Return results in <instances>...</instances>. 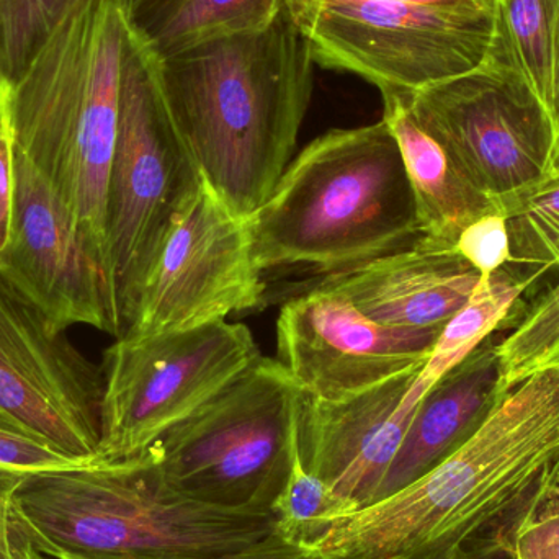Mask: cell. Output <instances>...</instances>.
<instances>
[{"label": "cell", "mask_w": 559, "mask_h": 559, "mask_svg": "<svg viewBox=\"0 0 559 559\" xmlns=\"http://www.w3.org/2000/svg\"><path fill=\"white\" fill-rule=\"evenodd\" d=\"M559 472V365L506 391L439 466L390 498L332 521L306 547L329 559H449L495 531Z\"/></svg>", "instance_id": "6da1fadb"}, {"label": "cell", "mask_w": 559, "mask_h": 559, "mask_svg": "<svg viewBox=\"0 0 559 559\" xmlns=\"http://www.w3.org/2000/svg\"><path fill=\"white\" fill-rule=\"evenodd\" d=\"M311 49L286 10L259 32L159 58L170 117L202 179L241 218L292 160L312 94Z\"/></svg>", "instance_id": "7a4b0ae2"}, {"label": "cell", "mask_w": 559, "mask_h": 559, "mask_svg": "<svg viewBox=\"0 0 559 559\" xmlns=\"http://www.w3.org/2000/svg\"><path fill=\"white\" fill-rule=\"evenodd\" d=\"M130 29L127 0H82L3 88L15 151L45 177L107 272L108 182Z\"/></svg>", "instance_id": "3957f363"}, {"label": "cell", "mask_w": 559, "mask_h": 559, "mask_svg": "<svg viewBox=\"0 0 559 559\" xmlns=\"http://www.w3.org/2000/svg\"><path fill=\"white\" fill-rule=\"evenodd\" d=\"M262 272L328 274L393 254L423 236L396 140L383 120L316 138L252 215Z\"/></svg>", "instance_id": "277c9868"}, {"label": "cell", "mask_w": 559, "mask_h": 559, "mask_svg": "<svg viewBox=\"0 0 559 559\" xmlns=\"http://www.w3.org/2000/svg\"><path fill=\"white\" fill-rule=\"evenodd\" d=\"M16 527L48 559H203L275 531V514L202 504L167 488L146 453L33 476L12 495Z\"/></svg>", "instance_id": "5b68a950"}, {"label": "cell", "mask_w": 559, "mask_h": 559, "mask_svg": "<svg viewBox=\"0 0 559 559\" xmlns=\"http://www.w3.org/2000/svg\"><path fill=\"white\" fill-rule=\"evenodd\" d=\"M298 394L286 368L261 357L144 453L183 498L267 511L292 469Z\"/></svg>", "instance_id": "8992f818"}, {"label": "cell", "mask_w": 559, "mask_h": 559, "mask_svg": "<svg viewBox=\"0 0 559 559\" xmlns=\"http://www.w3.org/2000/svg\"><path fill=\"white\" fill-rule=\"evenodd\" d=\"M200 180L167 107L159 56L131 23L107 202L108 275L121 334L177 210Z\"/></svg>", "instance_id": "52a82bcc"}, {"label": "cell", "mask_w": 559, "mask_h": 559, "mask_svg": "<svg viewBox=\"0 0 559 559\" xmlns=\"http://www.w3.org/2000/svg\"><path fill=\"white\" fill-rule=\"evenodd\" d=\"M261 357L248 325L228 321L117 337L102 367L98 459L117 463L146 452Z\"/></svg>", "instance_id": "ba28073f"}, {"label": "cell", "mask_w": 559, "mask_h": 559, "mask_svg": "<svg viewBox=\"0 0 559 559\" xmlns=\"http://www.w3.org/2000/svg\"><path fill=\"white\" fill-rule=\"evenodd\" d=\"M407 97L420 127L495 209L551 173L550 117L496 36L478 68Z\"/></svg>", "instance_id": "9c48e42d"}, {"label": "cell", "mask_w": 559, "mask_h": 559, "mask_svg": "<svg viewBox=\"0 0 559 559\" xmlns=\"http://www.w3.org/2000/svg\"><path fill=\"white\" fill-rule=\"evenodd\" d=\"M286 10V9H285ZM314 64L350 72L383 92L414 94L483 64L495 15L334 2L286 10Z\"/></svg>", "instance_id": "30bf717a"}, {"label": "cell", "mask_w": 559, "mask_h": 559, "mask_svg": "<svg viewBox=\"0 0 559 559\" xmlns=\"http://www.w3.org/2000/svg\"><path fill=\"white\" fill-rule=\"evenodd\" d=\"M264 292L251 219L233 213L202 179L177 210L120 337L226 321L261 305Z\"/></svg>", "instance_id": "8fae6325"}, {"label": "cell", "mask_w": 559, "mask_h": 559, "mask_svg": "<svg viewBox=\"0 0 559 559\" xmlns=\"http://www.w3.org/2000/svg\"><path fill=\"white\" fill-rule=\"evenodd\" d=\"M15 147V146H13ZM0 278L56 331L91 325L120 337L110 277L45 177L15 151V209Z\"/></svg>", "instance_id": "7c38bea8"}, {"label": "cell", "mask_w": 559, "mask_h": 559, "mask_svg": "<svg viewBox=\"0 0 559 559\" xmlns=\"http://www.w3.org/2000/svg\"><path fill=\"white\" fill-rule=\"evenodd\" d=\"M104 373L0 278V416L98 459Z\"/></svg>", "instance_id": "4fadbf2b"}, {"label": "cell", "mask_w": 559, "mask_h": 559, "mask_svg": "<svg viewBox=\"0 0 559 559\" xmlns=\"http://www.w3.org/2000/svg\"><path fill=\"white\" fill-rule=\"evenodd\" d=\"M440 332L378 324L344 296L316 286L280 311L278 361L299 391L335 403L420 370Z\"/></svg>", "instance_id": "5bb4252c"}, {"label": "cell", "mask_w": 559, "mask_h": 559, "mask_svg": "<svg viewBox=\"0 0 559 559\" xmlns=\"http://www.w3.org/2000/svg\"><path fill=\"white\" fill-rule=\"evenodd\" d=\"M423 368L335 403L299 391V459L355 511L373 502L420 400L437 383Z\"/></svg>", "instance_id": "9a60e30c"}, {"label": "cell", "mask_w": 559, "mask_h": 559, "mask_svg": "<svg viewBox=\"0 0 559 559\" xmlns=\"http://www.w3.org/2000/svg\"><path fill=\"white\" fill-rule=\"evenodd\" d=\"M481 282L456 251L420 236L414 245L328 274L318 288L331 289L378 324L416 331H442Z\"/></svg>", "instance_id": "2e32d148"}, {"label": "cell", "mask_w": 559, "mask_h": 559, "mask_svg": "<svg viewBox=\"0 0 559 559\" xmlns=\"http://www.w3.org/2000/svg\"><path fill=\"white\" fill-rule=\"evenodd\" d=\"M506 391L498 344L488 338L424 394L373 502L396 495L455 453Z\"/></svg>", "instance_id": "e0dca14e"}, {"label": "cell", "mask_w": 559, "mask_h": 559, "mask_svg": "<svg viewBox=\"0 0 559 559\" xmlns=\"http://www.w3.org/2000/svg\"><path fill=\"white\" fill-rule=\"evenodd\" d=\"M383 118L396 140L416 202L420 233L430 241L456 246L463 229L496 212L491 200L462 176L436 138L411 110L404 92H383Z\"/></svg>", "instance_id": "ac0fdd59"}, {"label": "cell", "mask_w": 559, "mask_h": 559, "mask_svg": "<svg viewBox=\"0 0 559 559\" xmlns=\"http://www.w3.org/2000/svg\"><path fill=\"white\" fill-rule=\"evenodd\" d=\"M285 0H146L131 23L159 58L210 39L267 28Z\"/></svg>", "instance_id": "d6986e66"}, {"label": "cell", "mask_w": 559, "mask_h": 559, "mask_svg": "<svg viewBox=\"0 0 559 559\" xmlns=\"http://www.w3.org/2000/svg\"><path fill=\"white\" fill-rule=\"evenodd\" d=\"M496 38L547 110L559 0H492Z\"/></svg>", "instance_id": "ffe728a7"}, {"label": "cell", "mask_w": 559, "mask_h": 559, "mask_svg": "<svg viewBox=\"0 0 559 559\" xmlns=\"http://www.w3.org/2000/svg\"><path fill=\"white\" fill-rule=\"evenodd\" d=\"M496 212L508 222L511 267L534 278L559 271V173L551 170L531 189L499 203Z\"/></svg>", "instance_id": "44dd1931"}, {"label": "cell", "mask_w": 559, "mask_h": 559, "mask_svg": "<svg viewBox=\"0 0 559 559\" xmlns=\"http://www.w3.org/2000/svg\"><path fill=\"white\" fill-rule=\"evenodd\" d=\"M272 511L275 532L285 540L306 548L329 531L332 521L350 514L355 509L328 483L308 472L298 450H295L292 469L272 504Z\"/></svg>", "instance_id": "7402d4cb"}, {"label": "cell", "mask_w": 559, "mask_h": 559, "mask_svg": "<svg viewBox=\"0 0 559 559\" xmlns=\"http://www.w3.org/2000/svg\"><path fill=\"white\" fill-rule=\"evenodd\" d=\"M498 355L506 390L544 368L559 365V280L499 342Z\"/></svg>", "instance_id": "603a6c76"}, {"label": "cell", "mask_w": 559, "mask_h": 559, "mask_svg": "<svg viewBox=\"0 0 559 559\" xmlns=\"http://www.w3.org/2000/svg\"><path fill=\"white\" fill-rule=\"evenodd\" d=\"M82 0H0V69L15 81L69 9Z\"/></svg>", "instance_id": "cb8c5ba5"}, {"label": "cell", "mask_w": 559, "mask_h": 559, "mask_svg": "<svg viewBox=\"0 0 559 559\" xmlns=\"http://www.w3.org/2000/svg\"><path fill=\"white\" fill-rule=\"evenodd\" d=\"M102 463L62 452L38 433L0 416V483L16 486L33 476L72 472Z\"/></svg>", "instance_id": "d4e9b609"}, {"label": "cell", "mask_w": 559, "mask_h": 559, "mask_svg": "<svg viewBox=\"0 0 559 559\" xmlns=\"http://www.w3.org/2000/svg\"><path fill=\"white\" fill-rule=\"evenodd\" d=\"M502 532L518 559H559V473Z\"/></svg>", "instance_id": "484cf974"}, {"label": "cell", "mask_w": 559, "mask_h": 559, "mask_svg": "<svg viewBox=\"0 0 559 559\" xmlns=\"http://www.w3.org/2000/svg\"><path fill=\"white\" fill-rule=\"evenodd\" d=\"M456 251L481 277L508 267L511 262V241L506 216L491 213L463 229Z\"/></svg>", "instance_id": "4316f807"}, {"label": "cell", "mask_w": 559, "mask_h": 559, "mask_svg": "<svg viewBox=\"0 0 559 559\" xmlns=\"http://www.w3.org/2000/svg\"><path fill=\"white\" fill-rule=\"evenodd\" d=\"M15 209V147L9 128L0 131V252L9 242Z\"/></svg>", "instance_id": "83f0119b"}, {"label": "cell", "mask_w": 559, "mask_h": 559, "mask_svg": "<svg viewBox=\"0 0 559 559\" xmlns=\"http://www.w3.org/2000/svg\"><path fill=\"white\" fill-rule=\"evenodd\" d=\"M334 2H367L383 7H426V9L455 10V12L495 15V3H492V0H285V9H298V7Z\"/></svg>", "instance_id": "f1b7e54d"}, {"label": "cell", "mask_w": 559, "mask_h": 559, "mask_svg": "<svg viewBox=\"0 0 559 559\" xmlns=\"http://www.w3.org/2000/svg\"><path fill=\"white\" fill-rule=\"evenodd\" d=\"M203 559H329L319 557V555L309 554L306 548L285 540L277 532H272L267 537L242 550L231 551V554L219 555V557Z\"/></svg>", "instance_id": "f546056e"}, {"label": "cell", "mask_w": 559, "mask_h": 559, "mask_svg": "<svg viewBox=\"0 0 559 559\" xmlns=\"http://www.w3.org/2000/svg\"><path fill=\"white\" fill-rule=\"evenodd\" d=\"M449 559H518L501 528L476 535L456 548Z\"/></svg>", "instance_id": "4dcf8cb0"}, {"label": "cell", "mask_w": 559, "mask_h": 559, "mask_svg": "<svg viewBox=\"0 0 559 559\" xmlns=\"http://www.w3.org/2000/svg\"><path fill=\"white\" fill-rule=\"evenodd\" d=\"M13 486L0 483V559H15L22 532L16 527L12 511Z\"/></svg>", "instance_id": "1f68e13d"}, {"label": "cell", "mask_w": 559, "mask_h": 559, "mask_svg": "<svg viewBox=\"0 0 559 559\" xmlns=\"http://www.w3.org/2000/svg\"><path fill=\"white\" fill-rule=\"evenodd\" d=\"M548 117L554 127V157H551V170L559 173V3L557 25H555L554 39V75H551V97L547 107Z\"/></svg>", "instance_id": "d6a6232c"}, {"label": "cell", "mask_w": 559, "mask_h": 559, "mask_svg": "<svg viewBox=\"0 0 559 559\" xmlns=\"http://www.w3.org/2000/svg\"><path fill=\"white\" fill-rule=\"evenodd\" d=\"M15 559H41V555L33 548V545L29 544V542L26 540L25 535L22 534L19 547H16Z\"/></svg>", "instance_id": "836d02e7"}, {"label": "cell", "mask_w": 559, "mask_h": 559, "mask_svg": "<svg viewBox=\"0 0 559 559\" xmlns=\"http://www.w3.org/2000/svg\"><path fill=\"white\" fill-rule=\"evenodd\" d=\"M3 88H5V81H3L2 69H0V131L5 127V115H3Z\"/></svg>", "instance_id": "e575fe53"}, {"label": "cell", "mask_w": 559, "mask_h": 559, "mask_svg": "<svg viewBox=\"0 0 559 559\" xmlns=\"http://www.w3.org/2000/svg\"><path fill=\"white\" fill-rule=\"evenodd\" d=\"M146 0H127L128 9H130V13L136 12Z\"/></svg>", "instance_id": "d590c367"}, {"label": "cell", "mask_w": 559, "mask_h": 559, "mask_svg": "<svg viewBox=\"0 0 559 559\" xmlns=\"http://www.w3.org/2000/svg\"><path fill=\"white\" fill-rule=\"evenodd\" d=\"M41 559H48V558H45V557H43V555H41Z\"/></svg>", "instance_id": "8d00e7d4"}]
</instances>
